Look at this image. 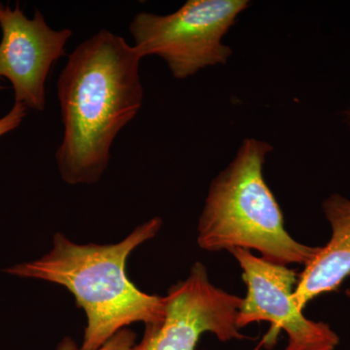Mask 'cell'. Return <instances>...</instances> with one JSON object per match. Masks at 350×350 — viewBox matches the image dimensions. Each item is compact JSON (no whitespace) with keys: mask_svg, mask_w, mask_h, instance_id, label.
Wrapping results in <instances>:
<instances>
[{"mask_svg":"<svg viewBox=\"0 0 350 350\" xmlns=\"http://www.w3.org/2000/svg\"><path fill=\"white\" fill-rule=\"evenodd\" d=\"M135 340L137 335L133 331L128 329H123L117 333L112 338L101 347L98 350H133L135 347ZM57 350H83L81 347L76 345L75 340L70 338H64L59 345H57Z\"/></svg>","mask_w":350,"mask_h":350,"instance_id":"9","label":"cell"},{"mask_svg":"<svg viewBox=\"0 0 350 350\" xmlns=\"http://www.w3.org/2000/svg\"><path fill=\"white\" fill-rule=\"evenodd\" d=\"M269 144L246 138L237 156L211 181L198 226V244L217 252L257 250L273 264L306 266L321 246L298 243L284 228L280 204L262 175Z\"/></svg>","mask_w":350,"mask_h":350,"instance_id":"3","label":"cell"},{"mask_svg":"<svg viewBox=\"0 0 350 350\" xmlns=\"http://www.w3.org/2000/svg\"><path fill=\"white\" fill-rule=\"evenodd\" d=\"M27 108L21 103H14L10 111L0 118V137L16 130L27 116Z\"/></svg>","mask_w":350,"mask_h":350,"instance_id":"10","label":"cell"},{"mask_svg":"<svg viewBox=\"0 0 350 350\" xmlns=\"http://www.w3.org/2000/svg\"><path fill=\"white\" fill-rule=\"evenodd\" d=\"M241 301L214 286L206 266L195 262L188 278L170 288L162 319L145 325L144 338L133 350H195L204 333L223 342L243 340L237 325Z\"/></svg>","mask_w":350,"mask_h":350,"instance_id":"5","label":"cell"},{"mask_svg":"<svg viewBox=\"0 0 350 350\" xmlns=\"http://www.w3.org/2000/svg\"><path fill=\"white\" fill-rule=\"evenodd\" d=\"M142 59L125 38L105 29L69 55L57 83L64 133L56 152L69 185L96 183L107 170L115 139L144 103Z\"/></svg>","mask_w":350,"mask_h":350,"instance_id":"1","label":"cell"},{"mask_svg":"<svg viewBox=\"0 0 350 350\" xmlns=\"http://www.w3.org/2000/svg\"><path fill=\"white\" fill-rule=\"evenodd\" d=\"M4 9H5V5L0 2V17H1L2 13H3Z\"/></svg>","mask_w":350,"mask_h":350,"instance_id":"11","label":"cell"},{"mask_svg":"<svg viewBox=\"0 0 350 350\" xmlns=\"http://www.w3.org/2000/svg\"><path fill=\"white\" fill-rule=\"evenodd\" d=\"M332 236L299 273L293 298L303 310L320 295L336 291L350 275V200L334 194L322 204Z\"/></svg>","mask_w":350,"mask_h":350,"instance_id":"8","label":"cell"},{"mask_svg":"<svg viewBox=\"0 0 350 350\" xmlns=\"http://www.w3.org/2000/svg\"><path fill=\"white\" fill-rule=\"evenodd\" d=\"M345 294H347V296L350 299V289H347V291H345Z\"/></svg>","mask_w":350,"mask_h":350,"instance_id":"12","label":"cell"},{"mask_svg":"<svg viewBox=\"0 0 350 350\" xmlns=\"http://www.w3.org/2000/svg\"><path fill=\"white\" fill-rule=\"evenodd\" d=\"M163 226L153 217L114 244H77L57 232L53 248L36 261L5 269L9 275L62 285L86 313L83 350H98L135 322L155 323L163 312V297L140 291L129 280L126 264L140 244L155 238Z\"/></svg>","mask_w":350,"mask_h":350,"instance_id":"2","label":"cell"},{"mask_svg":"<svg viewBox=\"0 0 350 350\" xmlns=\"http://www.w3.org/2000/svg\"><path fill=\"white\" fill-rule=\"evenodd\" d=\"M230 253L243 269L247 288L239 308V329L258 321H269L275 330L288 336L285 350H335L340 337L328 324L306 319L293 298L299 273L282 265L257 257L250 250L234 248Z\"/></svg>","mask_w":350,"mask_h":350,"instance_id":"6","label":"cell"},{"mask_svg":"<svg viewBox=\"0 0 350 350\" xmlns=\"http://www.w3.org/2000/svg\"><path fill=\"white\" fill-rule=\"evenodd\" d=\"M349 114H350V111H349Z\"/></svg>","mask_w":350,"mask_h":350,"instance_id":"13","label":"cell"},{"mask_svg":"<svg viewBox=\"0 0 350 350\" xmlns=\"http://www.w3.org/2000/svg\"><path fill=\"white\" fill-rule=\"evenodd\" d=\"M0 27V78L12 85L16 103L44 111L48 76L66 55L72 31L52 29L38 9L29 19L19 4L14 9L5 6Z\"/></svg>","mask_w":350,"mask_h":350,"instance_id":"7","label":"cell"},{"mask_svg":"<svg viewBox=\"0 0 350 350\" xmlns=\"http://www.w3.org/2000/svg\"><path fill=\"white\" fill-rule=\"evenodd\" d=\"M247 0H189L174 13H137L129 31L140 56H157L174 78L187 79L202 69L227 64L231 48L222 43Z\"/></svg>","mask_w":350,"mask_h":350,"instance_id":"4","label":"cell"}]
</instances>
